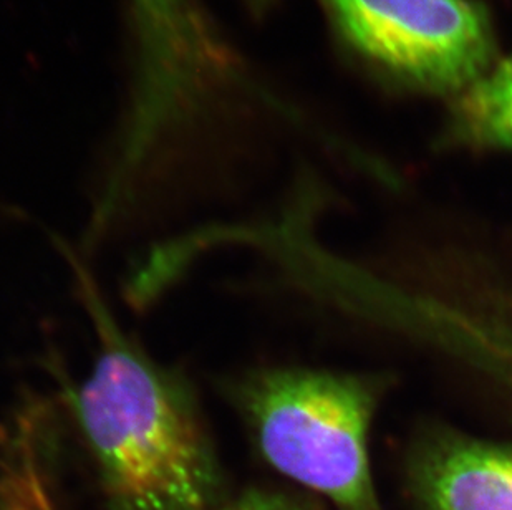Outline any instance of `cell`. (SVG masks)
Returning a JSON list of instances; mask_svg holds the SVG:
<instances>
[{
	"label": "cell",
	"mask_w": 512,
	"mask_h": 510,
	"mask_svg": "<svg viewBox=\"0 0 512 510\" xmlns=\"http://www.w3.org/2000/svg\"><path fill=\"white\" fill-rule=\"evenodd\" d=\"M97 328L93 370L72 395L110 510H214L223 476L183 376L158 365L123 335L75 262Z\"/></svg>",
	"instance_id": "obj_1"
},
{
	"label": "cell",
	"mask_w": 512,
	"mask_h": 510,
	"mask_svg": "<svg viewBox=\"0 0 512 510\" xmlns=\"http://www.w3.org/2000/svg\"><path fill=\"white\" fill-rule=\"evenodd\" d=\"M382 376L264 368L231 386L262 458L339 510H383L370 464Z\"/></svg>",
	"instance_id": "obj_2"
},
{
	"label": "cell",
	"mask_w": 512,
	"mask_h": 510,
	"mask_svg": "<svg viewBox=\"0 0 512 510\" xmlns=\"http://www.w3.org/2000/svg\"><path fill=\"white\" fill-rule=\"evenodd\" d=\"M340 34L388 72L463 93L491 68L493 30L471 0H324Z\"/></svg>",
	"instance_id": "obj_3"
},
{
	"label": "cell",
	"mask_w": 512,
	"mask_h": 510,
	"mask_svg": "<svg viewBox=\"0 0 512 510\" xmlns=\"http://www.w3.org/2000/svg\"><path fill=\"white\" fill-rule=\"evenodd\" d=\"M408 484L425 510H512V446L456 429L411 444Z\"/></svg>",
	"instance_id": "obj_4"
},
{
	"label": "cell",
	"mask_w": 512,
	"mask_h": 510,
	"mask_svg": "<svg viewBox=\"0 0 512 510\" xmlns=\"http://www.w3.org/2000/svg\"><path fill=\"white\" fill-rule=\"evenodd\" d=\"M450 135L471 148L512 151V57L459 93Z\"/></svg>",
	"instance_id": "obj_5"
},
{
	"label": "cell",
	"mask_w": 512,
	"mask_h": 510,
	"mask_svg": "<svg viewBox=\"0 0 512 510\" xmlns=\"http://www.w3.org/2000/svg\"><path fill=\"white\" fill-rule=\"evenodd\" d=\"M57 453L44 438L27 433L2 443L0 510H57L52 469Z\"/></svg>",
	"instance_id": "obj_6"
},
{
	"label": "cell",
	"mask_w": 512,
	"mask_h": 510,
	"mask_svg": "<svg viewBox=\"0 0 512 510\" xmlns=\"http://www.w3.org/2000/svg\"><path fill=\"white\" fill-rule=\"evenodd\" d=\"M214 510H314L300 497L271 489H249L231 501H223Z\"/></svg>",
	"instance_id": "obj_7"
}]
</instances>
